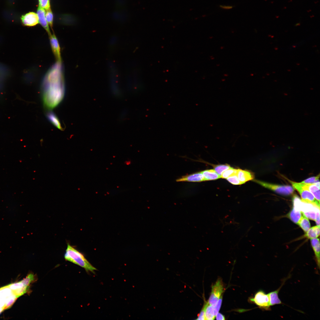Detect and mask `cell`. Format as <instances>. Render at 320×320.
<instances>
[{"label": "cell", "mask_w": 320, "mask_h": 320, "mask_svg": "<svg viewBox=\"0 0 320 320\" xmlns=\"http://www.w3.org/2000/svg\"><path fill=\"white\" fill-rule=\"evenodd\" d=\"M297 224L305 232H306L310 228V223L308 218L304 215L302 216Z\"/></svg>", "instance_id": "22"}, {"label": "cell", "mask_w": 320, "mask_h": 320, "mask_svg": "<svg viewBox=\"0 0 320 320\" xmlns=\"http://www.w3.org/2000/svg\"><path fill=\"white\" fill-rule=\"evenodd\" d=\"M224 288L222 280L218 279L212 287L211 295L208 301L210 305L214 307L223 292Z\"/></svg>", "instance_id": "6"}, {"label": "cell", "mask_w": 320, "mask_h": 320, "mask_svg": "<svg viewBox=\"0 0 320 320\" xmlns=\"http://www.w3.org/2000/svg\"><path fill=\"white\" fill-rule=\"evenodd\" d=\"M301 212L293 207L289 213L288 216L289 219L294 223L297 224L302 217Z\"/></svg>", "instance_id": "19"}, {"label": "cell", "mask_w": 320, "mask_h": 320, "mask_svg": "<svg viewBox=\"0 0 320 320\" xmlns=\"http://www.w3.org/2000/svg\"><path fill=\"white\" fill-rule=\"evenodd\" d=\"M213 307L209 304L208 302L205 304V317L206 320H212L215 319Z\"/></svg>", "instance_id": "21"}, {"label": "cell", "mask_w": 320, "mask_h": 320, "mask_svg": "<svg viewBox=\"0 0 320 320\" xmlns=\"http://www.w3.org/2000/svg\"><path fill=\"white\" fill-rule=\"evenodd\" d=\"M237 175L239 180L242 184L248 181L253 180L254 178V173L247 170L237 169Z\"/></svg>", "instance_id": "12"}, {"label": "cell", "mask_w": 320, "mask_h": 320, "mask_svg": "<svg viewBox=\"0 0 320 320\" xmlns=\"http://www.w3.org/2000/svg\"><path fill=\"white\" fill-rule=\"evenodd\" d=\"M285 281H284L283 282L282 285L278 289L268 294L271 306L282 304L281 301L279 297L278 293Z\"/></svg>", "instance_id": "15"}, {"label": "cell", "mask_w": 320, "mask_h": 320, "mask_svg": "<svg viewBox=\"0 0 320 320\" xmlns=\"http://www.w3.org/2000/svg\"><path fill=\"white\" fill-rule=\"evenodd\" d=\"M250 300L259 307L263 310H271L270 300L268 294L264 291L260 290L257 292L254 297L251 298Z\"/></svg>", "instance_id": "5"}, {"label": "cell", "mask_w": 320, "mask_h": 320, "mask_svg": "<svg viewBox=\"0 0 320 320\" xmlns=\"http://www.w3.org/2000/svg\"><path fill=\"white\" fill-rule=\"evenodd\" d=\"M286 179L291 183L293 188L298 192L300 195L302 201L312 204L320 208V203L310 192L303 188L301 186L300 183L296 182L287 178Z\"/></svg>", "instance_id": "3"}, {"label": "cell", "mask_w": 320, "mask_h": 320, "mask_svg": "<svg viewBox=\"0 0 320 320\" xmlns=\"http://www.w3.org/2000/svg\"><path fill=\"white\" fill-rule=\"evenodd\" d=\"M46 116L48 119L54 126L58 129L62 130L63 128L61 123L57 116L52 111H48L46 113Z\"/></svg>", "instance_id": "18"}, {"label": "cell", "mask_w": 320, "mask_h": 320, "mask_svg": "<svg viewBox=\"0 0 320 320\" xmlns=\"http://www.w3.org/2000/svg\"><path fill=\"white\" fill-rule=\"evenodd\" d=\"M110 83L111 90L112 93L116 96L120 94V90L119 84V75L116 68L110 69Z\"/></svg>", "instance_id": "7"}, {"label": "cell", "mask_w": 320, "mask_h": 320, "mask_svg": "<svg viewBox=\"0 0 320 320\" xmlns=\"http://www.w3.org/2000/svg\"><path fill=\"white\" fill-rule=\"evenodd\" d=\"M222 296L220 298V299L217 301L216 305L214 307H213L214 310V314L215 316L218 313V312L220 309L222 304Z\"/></svg>", "instance_id": "31"}, {"label": "cell", "mask_w": 320, "mask_h": 320, "mask_svg": "<svg viewBox=\"0 0 320 320\" xmlns=\"http://www.w3.org/2000/svg\"><path fill=\"white\" fill-rule=\"evenodd\" d=\"M41 91L44 105L48 110L55 107L62 100L65 87L61 63L57 62L47 72Z\"/></svg>", "instance_id": "1"}, {"label": "cell", "mask_w": 320, "mask_h": 320, "mask_svg": "<svg viewBox=\"0 0 320 320\" xmlns=\"http://www.w3.org/2000/svg\"><path fill=\"white\" fill-rule=\"evenodd\" d=\"M301 186L304 188L308 190L314 196L316 199L320 203V188L315 183L305 184L300 183Z\"/></svg>", "instance_id": "13"}, {"label": "cell", "mask_w": 320, "mask_h": 320, "mask_svg": "<svg viewBox=\"0 0 320 320\" xmlns=\"http://www.w3.org/2000/svg\"><path fill=\"white\" fill-rule=\"evenodd\" d=\"M319 174L316 176H314L309 178L300 182L305 184H313L319 182Z\"/></svg>", "instance_id": "29"}, {"label": "cell", "mask_w": 320, "mask_h": 320, "mask_svg": "<svg viewBox=\"0 0 320 320\" xmlns=\"http://www.w3.org/2000/svg\"><path fill=\"white\" fill-rule=\"evenodd\" d=\"M14 295L8 285L0 288V297L4 300L5 304Z\"/></svg>", "instance_id": "16"}, {"label": "cell", "mask_w": 320, "mask_h": 320, "mask_svg": "<svg viewBox=\"0 0 320 320\" xmlns=\"http://www.w3.org/2000/svg\"><path fill=\"white\" fill-rule=\"evenodd\" d=\"M39 6L44 9L50 8V0H39Z\"/></svg>", "instance_id": "30"}, {"label": "cell", "mask_w": 320, "mask_h": 320, "mask_svg": "<svg viewBox=\"0 0 320 320\" xmlns=\"http://www.w3.org/2000/svg\"><path fill=\"white\" fill-rule=\"evenodd\" d=\"M311 242L314 251L315 257L316 261L318 268H320V242L317 238L311 239Z\"/></svg>", "instance_id": "14"}, {"label": "cell", "mask_w": 320, "mask_h": 320, "mask_svg": "<svg viewBox=\"0 0 320 320\" xmlns=\"http://www.w3.org/2000/svg\"><path fill=\"white\" fill-rule=\"evenodd\" d=\"M5 304L4 300L0 297V308H3L4 310Z\"/></svg>", "instance_id": "36"}, {"label": "cell", "mask_w": 320, "mask_h": 320, "mask_svg": "<svg viewBox=\"0 0 320 320\" xmlns=\"http://www.w3.org/2000/svg\"><path fill=\"white\" fill-rule=\"evenodd\" d=\"M49 36L51 46L57 62L61 63L60 49L58 40L54 34Z\"/></svg>", "instance_id": "9"}, {"label": "cell", "mask_w": 320, "mask_h": 320, "mask_svg": "<svg viewBox=\"0 0 320 320\" xmlns=\"http://www.w3.org/2000/svg\"><path fill=\"white\" fill-rule=\"evenodd\" d=\"M306 233L305 236L308 239L317 238L320 235V226L316 225L310 228Z\"/></svg>", "instance_id": "20"}, {"label": "cell", "mask_w": 320, "mask_h": 320, "mask_svg": "<svg viewBox=\"0 0 320 320\" xmlns=\"http://www.w3.org/2000/svg\"><path fill=\"white\" fill-rule=\"evenodd\" d=\"M320 211V209H317L312 211L302 213L303 215L308 218L315 221L317 213Z\"/></svg>", "instance_id": "25"}, {"label": "cell", "mask_w": 320, "mask_h": 320, "mask_svg": "<svg viewBox=\"0 0 320 320\" xmlns=\"http://www.w3.org/2000/svg\"><path fill=\"white\" fill-rule=\"evenodd\" d=\"M237 169L232 167L224 171L221 176V178L227 179L230 176L234 174H237Z\"/></svg>", "instance_id": "26"}, {"label": "cell", "mask_w": 320, "mask_h": 320, "mask_svg": "<svg viewBox=\"0 0 320 320\" xmlns=\"http://www.w3.org/2000/svg\"><path fill=\"white\" fill-rule=\"evenodd\" d=\"M204 181V177L201 172L182 176L176 180L177 182H199Z\"/></svg>", "instance_id": "8"}, {"label": "cell", "mask_w": 320, "mask_h": 320, "mask_svg": "<svg viewBox=\"0 0 320 320\" xmlns=\"http://www.w3.org/2000/svg\"><path fill=\"white\" fill-rule=\"evenodd\" d=\"M214 167L215 170L220 176L223 172L231 167L228 164L215 165Z\"/></svg>", "instance_id": "24"}, {"label": "cell", "mask_w": 320, "mask_h": 320, "mask_svg": "<svg viewBox=\"0 0 320 320\" xmlns=\"http://www.w3.org/2000/svg\"><path fill=\"white\" fill-rule=\"evenodd\" d=\"M21 20L23 24L27 26H34L39 23L37 13L33 12H30L23 15Z\"/></svg>", "instance_id": "10"}, {"label": "cell", "mask_w": 320, "mask_h": 320, "mask_svg": "<svg viewBox=\"0 0 320 320\" xmlns=\"http://www.w3.org/2000/svg\"><path fill=\"white\" fill-rule=\"evenodd\" d=\"M217 320H225L224 316L220 313H218L216 316Z\"/></svg>", "instance_id": "35"}, {"label": "cell", "mask_w": 320, "mask_h": 320, "mask_svg": "<svg viewBox=\"0 0 320 320\" xmlns=\"http://www.w3.org/2000/svg\"><path fill=\"white\" fill-rule=\"evenodd\" d=\"M204 175V181L215 180L221 178L213 169H207L201 171Z\"/></svg>", "instance_id": "17"}, {"label": "cell", "mask_w": 320, "mask_h": 320, "mask_svg": "<svg viewBox=\"0 0 320 320\" xmlns=\"http://www.w3.org/2000/svg\"><path fill=\"white\" fill-rule=\"evenodd\" d=\"M205 304L199 314L196 320H206L205 317Z\"/></svg>", "instance_id": "32"}, {"label": "cell", "mask_w": 320, "mask_h": 320, "mask_svg": "<svg viewBox=\"0 0 320 320\" xmlns=\"http://www.w3.org/2000/svg\"><path fill=\"white\" fill-rule=\"evenodd\" d=\"M13 293L24 288H29L30 286L24 284L21 281L8 285Z\"/></svg>", "instance_id": "23"}, {"label": "cell", "mask_w": 320, "mask_h": 320, "mask_svg": "<svg viewBox=\"0 0 320 320\" xmlns=\"http://www.w3.org/2000/svg\"><path fill=\"white\" fill-rule=\"evenodd\" d=\"M253 181L266 188L280 194L289 195L293 194L294 192V188L290 185H276L257 180H254Z\"/></svg>", "instance_id": "4"}, {"label": "cell", "mask_w": 320, "mask_h": 320, "mask_svg": "<svg viewBox=\"0 0 320 320\" xmlns=\"http://www.w3.org/2000/svg\"><path fill=\"white\" fill-rule=\"evenodd\" d=\"M226 179L228 182L234 185H239L242 184L239 180L237 174H233Z\"/></svg>", "instance_id": "27"}, {"label": "cell", "mask_w": 320, "mask_h": 320, "mask_svg": "<svg viewBox=\"0 0 320 320\" xmlns=\"http://www.w3.org/2000/svg\"><path fill=\"white\" fill-rule=\"evenodd\" d=\"M45 13L46 12H45L44 9L39 6L37 11V14L38 17L39 23L45 30L49 36L51 34V33L49 29V24L46 19Z\"/></svg>", "instance_id": "11"}, {"label": "cell", "mask_w": 320, "mask_h": 320, "mask_svg": "<svg viewBox=\"0 0 320 320\" xmlns=\"http://www.w3.org/2000/svg\"><path fill=\"white\" fill-rule=\"evenodd\" d=\"M45 16L47 23L50 25V27L52 28L53 26V16L50 8L46 10Z\"/></svg>", "instance_id": "28"}, {"label": "cell", "mask_w": 320, "mask_h": 320, "mask_svg": "<svg viewBox=\"0 0 320 320\" xmlns=\"http://www.w3.org/2000/svg\"><path fill=\"white\" fill-rule=\"evenodd\" d=\"M118 38L116 36H113L110 38L109 40V44L113 46L115 45L117 42Z\"/></svg>", "instance_id": "33"}, {"label": "cell", "mask_w": 320, "mask_h": 320, "mask_svg": "<svg viewBox=\"0 0 320 320\" xmlns=\"http://www.w3.org/2000/svg\"><path fill=\"white\" fill-rule=\"evenodd\" d=\"M220 7L223 9H232L233 8V6H225V5H220Z\"/></svg>", "instance_id": "37"}, {"label": "cell", "mask_w": 320, "mask_h": 320, "mask_svg": "<svg viewBox=\"0 0 320 320\" xmlns=\"http://www.w3.org/2000/svg\"><path fill=\"white\" fill-rule=\"evenodd\" d=\"M315 221L316 222V225L320 226V211L317 213L316 220Z\"/></svg>", "instance_id": "34"}, {"label": "cell", "mask_w": 320, "mask_h": 320, "mask_svg": "<svg viewBox=\"0 0 320 320\" xmlns=\"http://www.w3.org/2000/svg\"><path fill=\"white\" fill-rule=\"evenodd\" d=\"M64 258L66 260L84 268L87 272L90 271L94 273V271L97 270L82 253L69 244H67Z\"/></svg>", "instance_id": "2"}]
</instances>
